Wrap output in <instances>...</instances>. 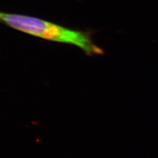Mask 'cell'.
I'll return each mask as SVG.
<instances>
[{
	"mask_svg": "<svg viewBox=\"0 0 158 158\" xmlns=\"http://www.w3.org/2000/svg\"><path fill=\"white\" fill-rule=\"evenodd\" d=\"M0 23L37 38L75 46L89 56L105 53L94 42L91 31H77L38 18L2 11H0Z\"/></svg>",
	"mask_w": 158,
	"mask_h": 158,
	"instance_id": "cell-1",
	"label": "cell"
}]
</instances>
